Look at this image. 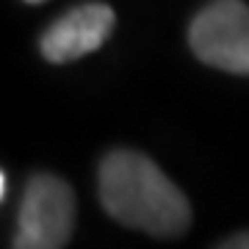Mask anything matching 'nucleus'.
<instances>
[{
  "label": "nucleus",
  "instance_id": "7",
  "mask_svg": "<svg viewBox=\"0 0 249 249\" xmlns=\"http://www.w3.org/2000/svg\"><path fill=\"white\" fill-rule=\"evenodd\" d=\"M25 3H42V0H25Z\"/></svg>",
  "mask_w": 249,
  "mask_h": 249
},
{
  "label": "nucleus",
  "instance_id": "5",
  "mask_svg": "<svg viewBox=\"0 0 249 249\" xmlns=\"http://www.w3.org/2000/svg\"><path fill=\"white\" fill-rule=\"evenodd\" d=\"M219 247H224V249H249V232H238V235L222 241Z\"/></svg>",
  "mask_w": 249,
  "mask_h": 249
},
{
  "label": "nucleus",
  "instance_id": "2",
  "mask_svg": "<svg viewBox=\"0 0 249 249\" xmlns=\"http://www.w3.org/2000/svg\"><path fill=\"white\" fill-rule=\"evenodd\" d=\"M75 194L55 175H34L28 180L17 219V249H61L75 230Z\"/></svg>",
  "mask_w": 249,
  "mask_h": 249
},
{
  "label": "nucleus",
  "instance_id": "1",
  "mask_svg": "<svg viewBox=\"0 0 249 249\" xmlns=\"http://www.w3.org/2000/svg\"><path fill=\"white\" fill-rule=\"evenodd\" d=\"M100 202L106 213L130 230L155 238H178L191 227V205L147 155L114 150L100 163Z\"/></svg>",
  "mask_w": 249,
  "mask_h": 249
},
{
  "label": "nucleus",
  "instance_id": "3",
  "mask_svg": "<svg viewBox=\"0 0 249 249\" xmlns=\"http://www.w3.org/2000/svg\"><path fill=\"white\" fill-rule=\"evenodd\" d=\"M188 45L208 67L249 75V6L244 0H213L194 17Z\"/></svg>",
  "mask_w": 249,
  "mask_h": 249
},
{
  "label": "nucleus",
  "instance_id": "4",
  "mask_svg": "<svg viewBox=\"0 0 249 249\" xmlns=\"http://www.w3.org/2000/svg\"><path fill=\"white\" fill-rule=\"evenodd\" d=\"M114 9L108 3H83L67 11L61 19L42 34V55L50 64L78 61L83 55L94 53L114 31Z\"/></svg>",
  "mask_w": 249,
  "mask_h": 249
},
{
  "label": "nucleus",
  "instance_id": "6",
  "mask_svg": "<svg viewBox=\"0 0 249 249\" xmlns=\"http://www.w3.org/2000/svg\"><path fill=\"white\" fill-rule=\"evenodd\" d=\"M3 191H6V175L0 172V199H3Z\"/></svg>",
  "mask_w": 249,
  "mask_h": 249
}]
</instances>
